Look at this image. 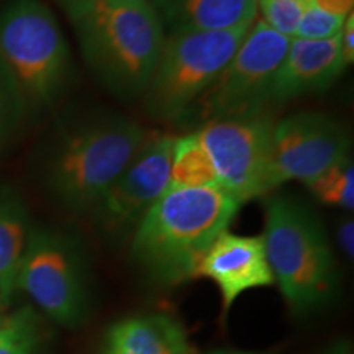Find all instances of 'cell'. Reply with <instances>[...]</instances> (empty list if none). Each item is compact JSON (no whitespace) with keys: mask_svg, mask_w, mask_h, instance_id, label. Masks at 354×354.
<instances>
[{"mask_svg":"<svg viewBox=\"0 0 354 354\" xmlns=\"http://www.w3.org/2000/svg\"><path fill=\"white\" fill-rule=\"evenodd\" d=\"M240 207L220 187L167 189L133 230V259L161 286L196 279L202 258Z\"/></svg>","mask_w":354,"mask_h":354,"instance_id":"6da1fadb","label":"cell"},{"mask_svg":"<svg viewBox=\"0 0 354 354\" xmlns=\"http://www.w3.org/2000/svg\"><path fill=\"white\" fill-rule=\"evenodd\" d=\"M64 6L95 77L122 99L143 95L166 38L151 3L68 0Z\"/></svg>","mask_w":354,"mask_h":354,"instance_id":"7a4b0ae2","label":"cell"},{"mask_svg":"<svg viewBox=\"0 0 354 354\" xmlns=\"http://www.w3.org/2000/svg\"><path fill=\"white\" fill-rule=\"evenodd\" d=\"M264 246L274 282L294 315L328 305L339 284L338 266L320 218L299 198L266 202Z\"/></svg>","mask_w":354,"mask_h":354,"instance_id":"3957f363","label":"cell"},{"mask_svg":"<svg viewBox=\"0 0 354 354\" xmlns=\"http://www.w3.org/2000/svg\"><path fill=\"white\" fill-rule=\"evenodd\" d=\"M140 123L99 115L61 141L50 165V184L71 209L92 210L148 138Z\"/></svg>","mask_w":354,"mask_h":354,"instance_id":"277c9868","label":"cell"},{"mask_svg":"<svg viewBox=\"0 0 354 354\" xmlns=\"http://www.w3.org/2000/svg\"><path fill=\"white\" fill-rule=\"evenodd\" d=\"M0 69L26 107H46L63 91L69 46L41 0H10L0 12Z\"/></svg>","mask_w":354,"mask_h":354,"instance_id":"5b68a950","label":"cell"},{"mask_svg":"<svg viewBox=\"0 0 354 354\" xmlns=\"http://www.w3.org/2000/svg\"><path fill=\"white\" fill-rule=\"evenodd\" d=\"M251 25L225 32L167 33L143 92L146 113L161 122L187 115L232 59Z\"/></svg>","mask_w":354,"mask_h":354,"instance_id":"8992f818","label":"cell"},{"mask_svg":"<svg viewBox=\"0 0 354 354\" xmlns=\"http://www.w3.org/2000/svg\"><path fill=\"white\" fill-rule=\"evenodd\" d=\"M289 43L290 38L256 19L232 59L190 109L197 122L205 125L264 113L266 105L272 102L274 76Z\"/></svg>","mask_w":354,"mask_h":354,"instance_id":"52a82bcc","label":"cell"},{"mask_svg":"<svg viewBox=\"0 0 354 354\" xmlns=\"http://www.w3.org/2000/svg\"><path fill=\"white\" fill-rule=\"evenodd\" d=\"M17 290L53 322L74 328L86 320L88 290L82 256L63 233L33 230L26 240Z\"/></svg>","mask_w":354,"mask_h":354,"instance_id":"ba28073f","label":"cell"},{"mask_svg":"<svg viewBox=\"0 0 354 354\" xmlns=\"http://www.w3.org/2000/svg\"><path fill=\"white\" fill-rule=\"evenodd\" d=\"M274 123L269 115L259 113L210 122L196 131L214 165L218 187L241 205L271 192L269 153Z\"/></svg>","mask_w":354,"mask_h":354,"instance_id":"9c48e42d","label":"cell"},{"mask_svg":"<svg viewBox=\"0 0 354 354\" xmlns=\"http://www.w3.org/2000/svg\"><path fill=\"white\" fill-rule=\"evenodd\" d=\"M342 123L322 112H300L274 123L269 153V187L290 180L310 183L349 154Z\"/></svg>","mask_w":354,"mask_h":354,"instance_id":"30bf717a","label":"cell"},{"mask_svg":"<svg viewBox=\"0 0 354 354\" xmlns=\"http://www.w3.org/2000/svg\"><path fill=\"white\" fill-rule=\"evenodd\" d=\"M174 135L153 133L92 209L99 227L112 236L128 234L167 190Z\"/></svg>","mask_w":354,"mask_h":354,"instance_id":"8fae6325","label":"cell"},{"mask_svg":"<svg viewBox=\"0 0 354 354\" xmlns=\"http://www.w3.org/2000/svg\"><path fill=\"white\" fill-rule=\"evenodd\" d=\"M218 287L221 312L227 317L240 295L245 292L274 286L263 234L245 236L223 232L212 243L196 271Z\"/></svg>","mask_w":354,"mask_h":354,"instance_id":"7c38bea8","label":"cell"},{"mask_svg":"<svg viewBox=\"0 0 354 354\" xmlns=\"http://www.w3.org/2000/svg\"><path fill=\"white\" fill-rule=\"evenodd\" d=\"M346 69L339 35L331 39L292 38L272 82L271 99L284 104L326 91Z\"/></svg>","mask_w":354,"mask_h":354,"instance_id":"4fadbf2b","label":"cell"},{"mask_svg":"<svg viewBox=\"0 0 354 354\" xmlns=\"http://www.w3.org/2000/svg\"><path fill=\"white\" fill-rule=\"evenodd\" d=\"M100 354H196L180 322L167 313H143L113 323Z\"/></svg>","mask_w":354,"mask_h":354,"instance_id":"5bb4252c","label":"cell"},{"mask_svg":"<svg viewBox=\"0 0 354 354\" xmlns=\"http://www.w3.org/2000/svg\"><path fill=\"white\" fill-rule=\"evenodd\" d=\"M169 33L225 32L253 24L258 0H149Z\"/></svg>","mask_w":354,"mask_h":354,"instance_id":"9a60e30c","label":"cell"},{"mask_svg":"<svg viewBox=\"0 0 354 354\" xmlns=\"http://www.w3.org/2000/svg\"><path fill=\"white\" fill-rule=\"evenodd\" d=\"M28 214L15 190L0 189V312L10 305L17 294V279L26 240Z\"/></svg>","mask_w":354,"mask_h":354,"instance_id":"2e32d148","label":"cell"},{"mask_svg":"<svg viewBox=\"0 0 354 354\" xmlns=\"http://www.w3.org/2000/svg\"><path fill=\"white\" fill-rule=\"evenodd\" d=\"M192 187H218L214 165L196 131L174 138L167 185V189Z\"/></svg>","mask_w":354,"mask_h":354,"instance_id":"e0dca14e","label":"cell"},{"mask_svg":"<svg viewBox=\"0 0 354 354\" xmlns=\"http://www.w3.org/2000/svg\"><path fill=\"white\" fill-rule=\"evenodd\" d=\"M318 202L330 207L353 210L354 207V166L351 156L343 158L320 176L305 184Z\"/></svg>","mask_w":354,"mask_h":354,"instance_id":"ac0fdd59","label":"cell"},{"mask_svg":"<svg viewBox=\"0 0 354 354\" xmlns=\"http://www.w3.org/2000/svg\"><path fill=\"white\" fill-rule=\"evenodd\" d=\"M39 331L37 315L20 308L0 320V354H37Z\"/></svg>","mask_w":354,"mask_h":354,"instance_id":"d6986e66","label":"cell"},{"mask_svg":"<svg viewBox=\"0 0 354 354\" xmlns=\"http://www.w3.org/2000/svg\"><path fill=\"white\" fill-rule=\"evenodd\" d=\"M313 6V0H258V10L269 28L282 35L294 38L297 26L304 13Z\"/></svg>","mask_w":354,"mask_h":354,"instance_id":"ffe728a7","label":"cell"},{"mask_svg":"<svg viewBox=\"0 0 354 354\" xmlns=\"http://www.w3.org/2000/svg\"><path fill=\"white\" fill-rule=\"evenodd\" d=\"M343 24V17L333 15V13H328L322 10V8L312 6L304 13L294 38L312 39V41L331 39L342 33Z\"/></svg>","mask_w":354,"mask_h":354,"instance_id":"44dd1931","label":"cell"},{"mask_svg":"<svg viewBox=\"0 0 354 354\" xmlns=\"http://www.w3.org/2000/svg\"><path fill=\"white\" fill-rule=\"evenodd\" d=\"M336 238H338V245L342 248L344 256L353 259L354 256V221L351 216H346L339 221L338 228H336Z\"/></svg>","mask_w":354,"mask_h":354,"instance_id":"7402d4cb","label":"cell"},{"mask_svg":"<svg viewBox=\"0 0 354 354\" xmlns=\"http://www.w3.org/2000/svg\"><path fill=\"white\" fill-rule=\"evenodd\" d=\"M339 44H342V55L344 63L353 64L354 61V17L353 13L344 19L342 33H339Z\"/></svg>","mask_w":354,"mask_h":354,"instance_id":"603a6c76","label":"cell"},{"mask_svg":"<svg viewBox=\"0 0 354 354\" xmlns=\"http://www.w3.org/2000/svg\"><path fill=\"white\" fill-rule=\"evenodd\" d=\"M354 0H313V6L322 10L333 13V15L346 19L349 13H353Z\"/></svg>","mask_w":354,"mask_h":354,"instance_id":"cb8c5ba5","label":"cell"},{"mask_svg":"<svg viewBox=\"0 0 354 354\" xmlns=\"http://www.w3.org/2000/svg\"><path fill=\"white\" fill-rule=\"evenodd\" d=\"M325 354H351V349H349L346 343H338L331 346Z\"/></svg>","mask_w":354,"mask_h":354,"instance_id":"d4e9b609","label":"cell"},{"mask_svg":"<svg viewBox=\"0 0 354 354\" xmlns=\"http://www.w3.org/2000/svg\"><path fill=\"white\" fill-rule=\"evenodd\" d=\"M207 354H268V353H258V351H241V349H214V351Z\"/></svg>","mask_w":354,"mask_h":354,"instance_id":"484cf974","label":"cell"},{"mask_svg":"<svg viewBox=\"0 0 354 354\" xmlns=\"http://www.w3.org/2000/svg\"><path fill=\"white\" fill-rule=\"evenodd\" d=\"M2 120H3V102H2V92H0V133H2Z\"/></svg>","mask_w":354,"mask_h":354,"instance_id":"4316f807","label":"cell"},{"mask_svg":"<svg viewBox=\"0 0 354 354\" xmlns=\"http://www.w3.org/2000/svg\"><path fill=\"white\" fill-rule=\"evenodd\" d=\"M136 2H149V0H136Z\"/></svg>","mask_w":354,"mask_h":354,"instance_id":"83f0119b","label":"cell"},{"mask_svg":"<svg viewBox=\"0 0 354 354\" xmlns=\"http://www.w3.org/2000/svg\"><path fill=\"white\" fill-rule=\"evenodd\" d=\"M2 317H3V313H2V312H0V320H2Z\"/></svg>","mask_w":354,"mask_h":354,"instance_id":"f1b7e54d","label":"cell"},{"mask_svg":"<svg viewBox=\"0 0 354 354\" xmlns=\"http://www.w3.org/2000/svg\"><path fill=\"white\" fill-rule=\"evenodd\" d=\"M63 2H68V0H63Z\"/></svg>","mask_w":354,"mask_h":354,"instance_id":"f546056e","label":"cell"}]
</instances>
